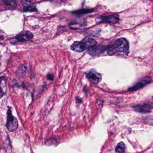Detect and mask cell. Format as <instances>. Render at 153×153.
<instances>
[{
  "mask_svg": "<svg viewBox=\"0 0 153 153\" xmlns=\"http://www.w3.org/2000/svg\"><path fill=\"white\" fill-rule=\"evenodd\" d=\"M97 44V41L94 39L85 38L81 41L74 42L71 46V49L77 53H81L95 46Z\"/></svg>",
  "mask_w": 153,
  "mask_h": 153,
  "instance_id": "cell-2",
  "label": "cell"
},
{
  "mask_svg": "<svg viewBox=\"0 0 153 153\" xmlns=\"http://www.w3.org/2000/svg\"><path fill=\"white\" fill-rule=\"evenodd\" d=\"M106 49H107V47L103 46H94L89 49L88 53L92 56L98 55L102 54L104 51H106Z\"/></svg>",
  "mask_w": 153,
  "mask_h": 153,
  "instance_id": "cell-10",
  "label": "cell"
},
{
  "mask_svg": "<svg viewBox=\"0 0 153 153\" xmlns=\"http://www.w3.org/2000/svg\"></svg>",
  "mask_w": 153,
  "mask_h": 153,
  "instance_id": "cell-18",
  "label": "cell"
},
{
  "mask_svg": "<svg viewBox=\"0 0 153 153\" xmlns=\"http://www.w3.org/2000/svg\"><path fill=\"white\" fill-rule=\"evenodd\" d=\"M153 108V103H148L142 105L135 106L134 108V110L137 112L146 113L150 112L152 110Z\"/></svg>",
  "mask_w": 153,
  "mask_h": 153,
  "instance_id": "cell-7",
  "label": "cell"
},
{
  "mask_svg": "<svg viewBox=\"0 0 153 153\" xmlns=\"http://www.w3.org/2000/svg\"><path fill=\"white\" fill-rule=\"evenodd\" d=\"M4 3L7 6H11V7H15L16 6V2L15 1H4Z\"/></svg>",
  "mask_w": 153,
  "mask_h": 153,
  "instance_id": "cell-15",
  "label": "cell"
},
{
  "mask_svg": "<svg viewBox=\"0 0 153 153\" xmlns=\"http://www.w3.org/2000/svg\"><path fill=\"white\" fill-rule=\"evenodd\" d=\"M7 116L6 127L7 129L10 132L16 131L18 127V121L17 119L13 116L10 107H8Z\"/></svg>",
  "mask_w": 153,
  "mask_h": 153,
  "instance_id": "cell-3",
  "label": "cell"
},
{
  "mask_svg": "<svg viewBox=\"0 0 153 153\" xmlns=\"http://www.w3.org/2000/svg\"><path fill=\"white\" fill-rule=\"evenodd\" d=\"M7 81L4 77L0 78V99L7 93Z\"/></svg>",
  "mask_w": 153,
  "mask_h": 153,
  "instance_id": "cell-11",
  "label": "cell"
},
{
  "mask_svg": "<svg viewBox=\"0 0 153 153\" xmlns=\"http://www.w3.org/2000/svg\"><path fill=\"white\" fill-rule=\"evenodd\" d=\"M85 75L86 78L93 83L97 84L101 81V75L95 69H91Z\"/></svg>",
  "mask_w": 153,
  "mask_h": 153,
  "instance_id": "cell-6",
  "label": "cell"
},
{
  "mask_svg": "<svg viewBox=\"0 0 153 153\" xmlns=\"http://www.w3.org/2000/svg\"><path fill=\"white\" fill-rule=\"evenodd\" d=\"M150 81H151V78L150 77H145V78H143L142 80H140L139 82L137 83L135 85H134L133 87L129 88L128 89V90L130 91L137 90L141 89L144 86H145L146 84L150 82Z\"/></svg>",
  "mask_w": 153,
  "mask_h": 153,
  "instance_id": "cell-8",
  "label": "cell"
},
{
  "mask_svg": "<svg viewBox=\"0 0 153 153\" xmlns=\"http://www.w3.org/2000/svg\"><path fill=\"white\" fill-rule=\"evenodd\" d=\"M76 102L77 103H81L82 102V100L79 97H77L76 99Z\"/></svg>",
  "mask_w": 153,
  "mask_h": 153,
  "instance_id": "cell-17",
  "label": "cell"
},
{
  "mask_svg": "<svg viewBox=\"0 0 153 153\" xmlns=\"http://www.w3.org/2000/svg\"><path fill=\"white\" fill-rule=\"evenodd\" d=\"M106 51L109 55H127L129 53L128 42L125 38L118 39L107 46Z\"/></svg>",
  "mask_w": 153,
  "mask_h": 153,
  "instance_id": "cell-1",
  "label": "cell"
},
{
  "mask_svg": "<svg viewBox=\"0 0 153 153\" xmlns=\"http://www.w3.org/2000/svg\"><path fill=\"white\" fill-rule=\"evenodd\" d=\"M23 9L24 11H36L37 10L36 7L32 5V3L28 1H23Z\"/></svg>",
  "mask_w": 153,
  "mask_h": 153,
  "instance_id": "cell-12",
  "label": "cell"
},
{
  "mask_svg": "<svg viewBox=\"0 0 153 153\" xmlns=\"http://www.w3.org/2000/svg\"><path fill=\"white\" fill-rule=\"evenodd\" d=\"M30 68L29 64H25L22 66L17 71V75L20 77H26L28 74Z\"/></svg>",
  "mask_w": 153,
  "mask_h": 153,
  "instance_id": "cell-9",
  "label": "cell"
},
{
  "mask_svg": "<svg viewBox=\"0 0 153 153\" xmlns=\"http://www.w3.org/2000/svg\"><path fill=\"white\" fill-rule=\"evenodd\" d=\"M125 148H126V146L124 143L123 142H120L118 144L116 148L115 152L117 153H124L125 152Z\"/></svg>",
  "mask_w": 153,
  "mask_h": 153,
  "instance_id": "cell-14",
  "label": "cell"
},
{
  "mask_svg": "<svg viewBox=\"0 0 153 153\" xmlns=\"http://www.w3.org/2000/svg\"><path fill=\"white\" fill-rule=\"evenodd\" d=\"M119 16L117 14H111L107 16H101L97 18L96 22H106V23L116 24L119 21Z\"/></svg>",
  "mask_w": 153,
  "mask_h": 153,
  "instance_id": "cell-5",
  "label": "cell"
},
{
  "mask_svg": "<svg viewBox=\"0 0 153 153\" xmlns=\"http://www.w3.org/2000/svg\"><path fill=\"white\" fill-rule=\"evenodd\" d=\"M33 35L29 31H26L21 32L14 37L10 39V42L12 44H16L19 42H23L24 41L31 40L33 38Z\"/></svg>",
  "mask_w": 153,
  "mask_h": 153,
  "instance_id": "cell-4",
  "label": "cell"
},
{
  "mask_svg": "<svg viewBox=\"0 0 153 153\" xmlns=\"http://www.w3.org/2000/svg\"><path fill=\"white\" fill-rule=\"evenodd\" d=\"M47 78L49 81H53L54 79L53 75L52 74H48L47 75Z\"/></svg>",
  "mask_w": 153,
  "mask_h": 153,
  "instance_id": "cell-16",
  "label": "cell"
},
{
  "mask_svg": "<svg viewBox=\"0 0 153 153\" xmlns=\"http://www.w3.org/2000/svg\"><path fill=\"white\" fill-rule=\"evenodd\" d=\"M94 11V9H83L73 12V13L76 14H85L91 13Z\"/></svg>",
  "mask_w": 153,
  "mask_h": 153,
  "instance_id": "cell-13",
  "label": "cell"
}]
</instances>
